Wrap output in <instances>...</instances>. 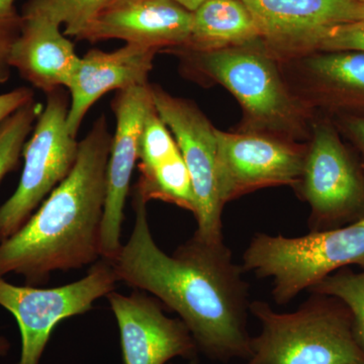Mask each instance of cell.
I'll return each mask as SVG.
<instances>
[{
    "label": "cell",
    "instance_id": "7a4b0ae2",
    "mask_svg": "<svg viewBox=\"0 0 364 364\" xmlns=\"http://www.w3.org/2000/svg\"><path fill=\"white\" fill-rule=\"evenodd\" d=\"M112 135L102 114L79 142L70 173L13 236L0 242V277L14 273L28 286L102 259V223Z\"/></svg>",
    "mask_w": 364,
    "mask_h": 364
},
{
    "label": "cell",
    "instance_id": "ba28073f",
    "mask_svg": "<svg viewBox=\"0 0 364 364\" xmlns=\"http://www.w3.org/2000/svg\"><path fill=\"white\" fill-rule=\"evenodd\" d=\"M252 44L198 52L203 70L228 88L261 128L291 131L301 109L282 83L277 66Z\"/></svg>",
    "mask_w": 364,
    "mask_h": 364
},
{
    "label": "cell",
    "instance_id": "2e32d148",
    "mask_svg": "<svg viewBox=\"0 0 364 364\" xmlns=\"http://www.w3.org/2000/svg\"><path fill=\"white\" fill-rule=\"evenodd\" d=\"M21 28L9 54V65L46 95L66 87L80 57L60 26L40 14L23 11Z\"/></svg>",
    "mask_w": 364,
    "mask_h": 364
},
{
    "label": "cell",
    "instance_id": "7c38bea8",
    "mask_svg": "<svg viewBox=\"0 0 364 364\" xmlns=\"http://www.w3.org/2000/svg\"><path fill=\"white\" fill-rule=\"evenodd\" d=\"M119 330L124 364H165L198 358V346L179 318H169L160 301L144 291L107 294Z\"/></svg>",
    "mask_w": 364,
    "mask_h": 364
},
{
    "label": "cell",
    "instance_id": "9c48e42d",
    "mask_svg": "<svg viewBox=\"0 0 364 364\" xmlns=\"http://www.w3.org/2000/svg\"><path fill=\"white\" fill-rule=\"evenodd\" d=\"M298 184L312 210L311 232L363 219V174L330 127L316 129Z\"/></svg>",
    "mask_w": 364,
    "mask_h": 364
},
{
    "label": "cell",
    "instance_id": "f1b7e54d",
    "mask_svg": "<svg viewBox=\"0 0 364 364\" xmlns=\"http://www.w3.org/2000/svg\"><path fill=\"white\" fill-rule=\"evenodd\" d=\"M361 1H364V0H361Z\"/></svg>",
    "mask_w": 364,
    "mask_h": 364
},
{
    "label": "cell",
    "instance_id": "ffe728a7",
    "mask_svg": "<svg viewBox=\"0 0 364 364\" xmlns=\"http://www.w3.org/2000/svg\"><path fill=\"white\" fill-rule=\"evenodd\" d=\"M43 107L35 100H31L0 124V181L18 166L26 138Z\"/></svg>",
    "mask_w": 364,
    "mask_h": 364
},
{
    "label": "cell",
    "instance_id": "52a82bcc",
    "mask_svg": "<svg viewBox=\"0 0 364 364\" xmlns=\"http://www.w3.org/2000/svg\"><path fill=\"white\" fill-rule=\"evenodd\" d=\"M157 114L176 139L188 167L196 198V236L210 243L223 242L224 203L218 186L215 129L196 105L151 86Z\"/></svg>",
    "mask_w": 364,
    "mask_h": 364
},
{
    "label": "cell",
    "instance_id": "277c9868",
    "mask_svg": "<svg viewBox=\"0 0 364 364\" xmlns=\"http://www.w3.org/2000/svg\"><path fill=\"white\" fill-rule=\"evenodd\" d=\"M364 269V218L305 236L256 234L243 254L244 272L272 282V298L286 305L321 280L350 267Z\"/></svg>",
    "mask_w": 364,
    "mask_h": 364
},
{
    "label": "cell",
    "instance_id": "4316f807",
    "mask_svg": "<svg viewBox=\"0 0 364 364\" xmlns=\"http://www.w3.org/2000/svg\"><path fill=\"white\" fill-rule=\"evenodd\" d=\"M9 342L4 337H0V356L6 355L9 350Z\"/></svg>",
    "mask_w": 364,
    "mask_h": 364
},
{
    "label": "cell",
    "instance_id": "e0dca14e",
    "mask_svg": "<svg viewBox=\"0 0 364 364\" xmlns=\"http://www.w3.org/2000/svg\"><path fill=\"white\" fill-rule=\"evenodd\" d=\"M260 39L252 14L242 0H208L193 13V28L186 46L193 51L210 52Z\"/></svg>",
    "mask_w": 364,
    "mask_h": 364
},
{
    "label": "cell",
    "instance_id": "3957f363",
    "mask_svg": "<svg viewBox=\"0 0 364 364\" xmlns=\"http://www.w3.org/2000/svg\"><path fill=\"white\" fill-rule=\"evenodd\" d=\"M249 312L259 321L261 332L251 337L245 364H364L351 314L338 299L312 293L293 313L255 301Z\"/></svg>",
    "mask_w": 364,
    "mask_h": 364
},
{
    "label": "cell",
    "instance_id": "603a6c76",
    "mask_svg": "<svg viewBox=\"0 0 364 364\" xmlns=\"http://www.w3.org/2000/svg\"><path fill=\"white\" fill-rule=\"evenodd\" d=\"M16 0H0V85L11 78L9 54L21 28V14L16 7Z\"/></svg>",
    "mask_w": 364,
    "mask_h": 364
},
{
    "label": "cell",
    "instance_id": "5bb4252c",
    "mask_svg": "<svg viewBox=\"0 0 364 364\" xmlns=\"http://www.w3.org/2000/svg\"><path fill=\"white\" fill-rule=\"evenodd\" d=\"M261 38L282 51L305 50L321 33L364 20L361 0H242Z\"/></svg>",
    "mask_w": 364,
    "mask_h": 364
},
{
    "label": "cell",
    "instance_id": "9a60e30c",
    "mask_svg": "<svg viewBox=\"0 0 364 364\" xmlns=\"http://www.w3.org/2000/svg\"><path fill=\"white\" fill-rule=\"evenodd\" d=\"M156 49L126 44L114 52L93 49L80 57L67 90L70 107L67 129L77 136L83 119L93 105L112 90L148 85Z\"/></svg>",
    "mask_w": 364,
    "mask_h": 364
},
{
    "label": "cell",
    "instance_id": "ac0fdd59",
    "mask_svg": "<svg viewBox=\"0 0 364 364\" xmlns=\"http://www.w3.org/2000/svg\"><path fill=\"white\" fill-rule=\"evenodd\" d=\"M323 95L333 104L364 109V53L326 52L306 60Z\"/></svg>",
    "mask_w": 364,
    "mask_h": 364
},
{
    "label": "cell",
    "instance_id": "cb8c5ba5",
    "mask_svg": "<svg viewBox=\"0 0 364 364\" xmlns=\"http://www.w3.org/2000/svg\"><path fill=\"white\" fill-rule=\"evenodd\" d=\"M33 100V90L28 87H18L0 95V124Z\"/></svg>",
    "mask_w": 364,
    "mask_h": 364
},
{
    "label": "cell",
    "instance_id": "6da1fadb",
    "mask_svg": "<svg viewBox=\"0 0 364 364\" xmlns=\"http://www.w3.org/2000/svg\"><path fill=\"white\" fill-rule=\"evenodd\" d=\"M147 203L134 191L133 231L111 261L117 280L153 294L176 313L208 358L247 360L250 303L243 267L224 242L210 243L196 235L167 255L151 233Z\"/></svg>",
    "mask_w": 364,
    "mask_h": 364
},
{
    "label": "cell",
    "instance_id": "8992f818",
    "mask_svg": "<svg viewBox=\"0 0 364 364\" xmlns=\"http://www.w3.org/2000/svg\"><path fill=\"white\" fill-rule=\"evenodd\" d=\"M117 282L111 261L104 258L83 279L52 289L14 286L0 277V306L13 314L20 328L18 364H39L55 327L65 318L87 313L95 301L114 291Z\"/></svg>",
    "mask_w": 364,
    "mask_h": 364
},
{
    "label": "cell",
    "instance_id": "484cf974",
    "mask_svg": "<svg viewBox=\"0 0 364 364\" xmlns=\"http://www.w3.org/2000/svg\"><path fill=\"white\" fill-rule=\"evenodd\" d=\"M176 4H178L179 6L184 7V9H188V11H196V9H198L203 4H205L208 0H173Z\"/></svg>",
    "mask_w": 364,
    "mask_h": 364
},
{
    "label": "cell",
    "instance_id": "7402d4cb",
    "mask_svg": "<svg viewBox=\"0 0 364 364\" xmlns=\"http://www.w3.org/2000/svg\"><path fill=\"white\" fill-rule=\"evenodd\" d=\"M309 49L324 52L364 53V20L328 28L306 45L305 50Z\"/></svg>",
    "mask_w": 364,
    "mask_h": 364
},
{
    "label": "cell",
    "instance_id": "83f0119b",
    "mask_svg": "<svg viewBox=\"0 0 364 364\" xmlns=\"http://www.w3.org/2000/svg\"><path fill=\"white\" fill-rule=\"evenodd\" d=\"M189 364H200V363H198V358H196L191 359V363H189Z\"/></svg>",
    "mask_w": 364,
    "mask_h": 364
},
{
    "label": "cell",
    "instance_id": "4fadbf2b",
    "mask_svg": "<svg viewBox=\"0 0 364 364\" xmlns=\"http://www.w3.org/2000/svg\"><path fill=\"white\" fill-rule=\"evenodd\" d=\"M191 28L193 13L173 0H112L78 40L117 39L158 50L186 46Z\"/></svg>",
    "mask_w": 364,
    "mask_h": 364
},
{
    "label": "cell",
    "instance_id": "d4e9b609",
    "mask_svg": "<svg viewBox=\"0 0 364 364\" xmlns=\"http://www.w3.org/2000/svg\"><path fill=\"white\" fill-rule=\"evenodd\" d=\"M348 129L364 151V117H356L349 119Z\"/></svg>",
    "mask_w": 364,
    "mask_h": 364
},
{
    "label": "cell",
    "instance_id": "d6986e66",
    "mask_svg": "<svg viewBox=\"0 0 364 364\" xmlns=\"http://www.w3.org/2000/svg\"><path fill=\"white\" fill-rule=\"evenodd\" d=\"M112 0H30L25 11L40 14L61 26L67 37L78 38Z\"/></svg>",
    "mask_w": 364,
    "mask_h": 364
},
{
    "label": "cell",
    "instance_id": "5b68a950",
    "mask_svg": "<svg viewBox=\"0 0 364 364\" xmlns=\"http://www.w3.org/2000/svg\"><path fill=\"white\" fill-rule=\"evenodd\" d=\"M70 97L63 88L47 93L30 140L23 146V169L13 196L0 205V242L6 240L30 219L46 196L70 173L79 143L67 129Z\"/></svg>",
    "mask_w": 364,
    "mask_h": 364
},
{
    "label": "cell",
    "instance_id": "30bf717a",
    "mask_svg": "<svg viewBox=\"0 0 364 364\" xmlns=\"http://www.w3.org/2000/svg\"><path fill=\"white\" fill-rule=\"evenodd\" d=\"M116 131L112 139L107 169V196L102 223V258L112 261L119 253L127 196L139 160V142L144 124L154 109L151 85L119 90L112 102Z\"/></svg>",
    "mask_w": 364,
    "mask_h": 364
},
{
    "label": "cell",
    "instance_id": "44dd1931",
    "mask_svg": "<svg viewBox=\"0 0 364 364\" xmlns=\"http://www.w3.org/2000/svg\"><path fill=\"white\" fill-rule=\"evenodd\" d=\"M309 291L338 299L348 309L356 338L364 349V272L343 268L321 280Z\"/></svg>",
    "mask_w": 364,
    "mask_h": 364
},
{
    "label": "cell",
    "instance_id": "8fae6325",
    "mask_svg": "<svg viewBox=\"0 0 364 364\" xmlns=\"http://www.w3.org/2000/svg\"><path fill=\"white\" fill-rule=\"evenodd\" d=\"M218 186L226 203L255 189L296 186L306 155L287 144L256 135H239L215 129Z\"/></svg>",
    "mask_w": 364,
    "mask_h": 364
}]
</instances>
